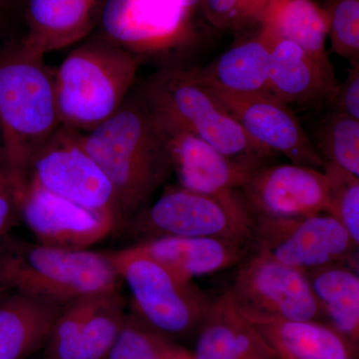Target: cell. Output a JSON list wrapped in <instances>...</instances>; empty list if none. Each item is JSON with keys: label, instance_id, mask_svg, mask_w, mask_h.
Here are the masks:
<instances>
[{"label": "cell", "instance_id": "obj_1", "mask_svg": "<svg viewBox=\"0 0 359 359\" xmlns=\"http://www.w3.org/2000/svg\"><path fill=\"white\" fill-rule=\"evenodd\" d=\"M79 139L109 179L126 226L171 176L164 130L137 89L114 115L91 131L80 133Z\"/></svg>", "mask_w": 359, "mask_h": 359}, {"label": "cell", "instance_id": "obj_2", "mask_svg": "<svg viewBox=\"0 0 359 359\" xmlns=\"http://www.w3.org/2000/svg\"><path fill=\"white\" fill-rule=\"evenodd\" d=\"M53 78L44 56L20 42L0 51V158L15 200L35 157L61 127Z\"/></svg>", "mask_w": 359, "mask_h": 359}, {"label": "cell", "instance_id": "obj_3", "mask_svg": "<svg viewBox=\"0 0 359 359\" xmlns=\"http://www.w3.org/2000/svg\"><path fill=\"white\" fill-rule=\"evenodd\" d=\"M120 280L106 252L57 249L9 233L0 238V297L18 292L66 306L117 290Z\"/></svg>", "mask_w": 359, "mask_h": 359}, {"label": "cell", "instance_id": "obj_4", "mask_svg": "<svg viewBox=\"0 0 359 359\" xmlns=\"http://www.w3.org/2000/svg\"><path fill=\"white\" fill-rule=\"evenodd\" d=\"M137 55L102 37L79 45L54 72L61 127L86 133L114 115L136 81Z\"/></svg>", "mask_w": 359, "mask_h": 359}, {"label": "cell", "instance_id": "obj_5", "mask_svg": "<svg viewBox=\"0 0 359 359\" xmlns=\"http://www.w3.org/2000/svg\"><path fill=\"white\" fill-rule=\"evenodd\" d=\"M139 90L160 121L200 137L229 157L266 161L273 155L250 138L197 69L161 70Z\"/></svg>", "mask_w": 359, "mask_h": 359}, {"label": "cell", "instance_id": "obj_6", "mask_svg": "<svg viewBox=\"0 0 359 359\" xmlns=\"http://www.w3.org/2000/svg\"><path fill=\"white\" fill-rule=\"evenodd\" d=\"M254 218L241 190L209 195L168 187L154 204L130 219L141 240L174 237L217 238L252 245Z\"/></svg>", "mask_w": 359, "mask_h": 359}, {"label": "cell", "instance_id": "obj_7", "mask_svg": "<svg viewBox=\"0 0 359 359\" xmlns=\"http://www.w3.org/2000/svg\"><path fill=\"white\" fill-rule=\"evenodd\" d=\"M106 255L129 287L137 316L151 327L164 334H183L202 323L212 301L193 280L130 247Z\"/></svg>", "mask_w": 359, "mask_h": 359}, {"label": "cell", "instance_id": "obj_8", "mask_svg": "<svg viewBox=\"0 0 359 359\" xmlns=\"http://www.w3.org/2000/svg\"><path fill=\"white\" fill-rule=\"evenodd\" d=\"M226 294L250 323L318 320L323 316L306 271L254 250L241 262Z\"/></svg>", "mask_w": 359, "mask_h": 359}, {"label": "cell", "instance_id": "obj_9", "mask_svg": "<svg viewBox=\"0 0 359 359\" xmlns=\"http://www.w3.org/2000/svg\"><path fill=\"white\" fill-rule=\"evenodd\" d=\"M252 250L301 271L348 263L358 245L328 212L292 219H254Z\"/></svg>", "mask_w": 359, "mask_h": 359}, {"label": "cell", "instance_id": "obj_10", "mask_svg": "<svg viewBox=\"0 0 359 359\" xmlns=\"http://www.w3.org/2000/svg\"><path fill=\"white\" fill-rule=\"evenodd\" d=\"M79 134L60 127L33 161L29 179L80 207L113 217L124 228L114 189Z\"/></svg>", "mask_w": 359, "mask_h": 359}, {"label": "cell", "instance_id": "obj_11", "mask_svg": "<svg viewBox=\"0 0 359 359\" xmlns=\"http://www.w3.org/2000/svg\"><path fill=\"white\" fill-rule=\"evenodd\" d=\"M127 314L119 290L78 297L60 311L45 344L50 359H104L119 337Z\"/></svg>", "mask_w": 359, "mask_h": 359}, {"label": "cell", "instance_id": "obj_12", "mask_svg": "<svg viewBox=\"0 0 359 359\" xmlns=\"http://www.w3.org/2000/svg\"><path fill=\"white\" fill-rule=\"evenodd\" d=\"M198 72V69H197ZM200 79L237 120L250 138L292 164L320 169L323 161L287 104L271 93H236Z\"/></svg>", "mask_w": 359, "mask_h": 359}, {"label": "cell", "instance_id": "obj_13", "mask_svg": "<svg viewBox=\"0 0 359 359\" xmlns=\"http://www.w3.org/2000/svg\"><path fill=\"white\" fill-rule=\"evenodd\" d=\"M20 218L36 242L48 247L84 250L119 230L117 219L90 211L45 190L33 180L16 197Z\"/></svg>", "mask_w": 359, "mask_h": 359}, {"label": "cell", "instance_id": "obj_14", "mask_svg": "<svg viewBox=\"0 0 359 359\" xmlns=\"http://www.w3.org/2000/svg\"><path fill=\"white\" fill-rule=\"evenodd\" d=\"M241 193L254 219L299 218L330 208L325 172L292 163L259 168Z\"/></svg>", "mask_w": 359, "mask_h": 359}, {"label": "cell", "instance_id": "obj_15", "mask_svg": "<svg viewBox=\"0 0 359 359\" xmlns=\"http://www.w3.org/2000/svg\"><path fill=\"white\" fill-rule=\"evenodd\" d=\"M185 0H106L103 37L132 52L171 48L188 34Z\"/></svg>", "mask_w": 359, "mask_h": 359}, {"label": "cell", "instance_id": "obj_16", "mask_svg": "<svg viewBox=\"0 0 359 359\" xmlns=\"http://www.w3.org/2000/svg\"><path fill=\"white\" fill-rule=\"evenodd\" d=\"M158 121L167 137L172 173L187 190L209 195L241 190L266 165V161L256 158L229 157L200 137Z\"/></svg>", "mask_w": 359, "mask_h": 359}, {"label": "cell", "instance_id": "obj_17", "mask_svg": "<svg viewBox=\"0 0 359 359\" xmlns=\"http://www.w3.org/2000/svg\"><path fill=\"white\" fill-rule=\"evenodd\" d=\"M264 37L271 45L269 91L285 104L330 101L337 86L327 54H314L289 40Z\"/></svg>", "mask_w": 359, "mask_h": 359}, {"label": "cell", "instance_id": "obj_18", "mask_svg": "<svg viewBox=\"0 0 359 359\" xmlns=\"http://www.w3.org/2000/svg\"><path fill=\"white\" fill-rule=\"evenodd\" d=\"M106 0H27V32L20 43L46 55L88 36L99 25Z\"/></svg>", "mask_w": 359, "mask_h": 359}, {"label": "cell", "instance_id": "obj_19", "mask_svg": "<svg viewBox=\"0 0 359 359\" xmlns=\"http://www.w3.org/2000/svg\"><path fill=\"white\" fill-rule=\"evenodd\" d=\"M130 248L189 280L236 266L252 252L247 243L174 236L146 238Z\"/></svg>", "mask_w": 359, "mask_h": 359}, {"label": "cell", "instance_id": "obj_20", "mask_svg": "<svg viewBox=\"0 0 359 359\" xmlns=\"http://www.w3.org/2000/svg\"><path fill=\"white\" fill-rule=\"evenodd\" d=\"M200 325L194 359H278L226 294L212 302Z\"/></svg>", "mask_w": 359, "mask_h": 359}, {"label": "cell", "instance_id": "obj_21", "mask_svg": "<svg viewBox=\"0 0 359 359\" xmlns=\"http://www.w3.org/2000/svg\"><path fill=\"white\" fill-rule=\"evenodd\" d=\"M65 306L18 292L0 297V359H25L44 347Z\"/></svg>", "mask_w": 359, "mask_h": 359}, {"label": "cell", "instance_id": "obj_22", "mask_svg": "<svg viewBox=\"0 0 359 359\" xmlns=\"http://www.w3.org/2000/svg\"><path fill=\"white\" fill-rule=\"evenodd\" d=\"M250 323L278 359H355V346L334 327L318 320Z\"/></svg>", "mask_w": 359, "mask_h": 359}, {"label": "cell", "instance_id": "obj_23", "mask_svg": "<svg viewBox=\"0 0 359 359\" xmlns=\"http://www.w3.org/2000/svg\"><path fill=\"white\" fill-rule=\"evenodd\" d=\"M321 314L354 346L359 337V276L346 263L306 271Z\"/></svg>", "mask_w": 359, "mask_h": 359}, {"label": "cell", "instance_id": "obj_24", "mask_svg": "<svg viewBox=\"0 0 359 359\" xmlns=\"http://www.w3.org/2000/svg\"><path fill=\"white\" fill-rule=\"evenodd\" d=\"M271 45L259 32L257 37L231 47L200 76L226 91L269 93Z\"/></svg>", "mask_w": 359, "mask_h": 359}, {"label": "cell", "instance_id": "obj_25", "mask_svg": "<svg viewBox=\"0 0 359 359\" xmlns=\"http://www.w3.org/2000/svg\"><path fill=\"white\" fill-rule=\"evenodd\" d=\"M259 25L269 36L289 40L311 53L327 54V15L313 0H269Z\"/></svg>", "mask_w": 359, "mask_h": 359}, {"label": "cell", "instance_id": "obj_26", "mask_svg": "<svg viewBox=\"0 0 359 359\" xmlns=\"http://www.w3.org/2000/svg\"><path fill=\"white\" fill-rule=\"evenodd\" d=\"M104 359H194L193 355L170 341L141 320L127 314L119 337Z\"/></svg>", "mask_w": 359, "mask_h": 359}, {"label": "cell", "instance_id": "obj_27", "mask_svg": "<svg viewBox=\"0 0 359 359\" xmlns=\"http://www.w3.org/2000/svg\"><path fill=\"white\" fill-rule=\"evenodd\" d=\"M318 154L359 178V120L344 113H332L318 132Z\"/></svg>", "mask_w": 359, "mask_h": 359}, {"label": "cell", "instance_id": "obj_28", "mask_svg": "<svg viewBox=\"0 0 359 359\" xmlns=\"http://www.w3.org/2000/svg\"><path fill=\"white\" fill-rule=\"evenodd\" d=\"M330 187L328 214L344 226L356 245H359V178L323 162Z\"/></svg>", "mask_w": 359, "mask_h": 359}, {"label": "cell", "instance_id": "obj_29", "mask_svg": "<svg viewBox=\"0 0 359 359\" xmlns=\"http://www.w3.org/2000/svg\"><path fill=\"white\" fill-rule=\"evenodd\" d=\"M327 37L337 55L359 59V0H325Z\"/></svg>", "mask_w": 359, "mask_h": 359}, {"label": "cell", "instance_id": "obj_30", "mask_svg": "<svg viewBox=\"0 0 359 359\" xmlns=\"http://www.w3.org/2000/svg\"><path fill=\"white\" fill-rule=\"evenodd\" d=\"M205 16L212 25L222 29H240L259 23L261 7L252 0H201Z\"/></svg>", "mask_w": 359, "mask_h": 359}, {"label": "cell", "instance_id": "obj_31", "mask_svg": "<svg viewBox=\"0 0 359 359\" xmlns=\"http://www.w3.org/2000/svg\"><path fill=\"white\" fill-rule=\"evenodd\" d=\"M330 101L335 112L359 120V59L351 61L348 74L342 83L337 84Z\"/></svg>", "mask_w": 359, "mask_h": 359}, {"label": "cell", "instance_id": "obj_32", "mask_svg": "<svg viewBox=\"0 0 359 359\" xmlns=\"http://www.w3.org/2000/svg\"><path fill=\"white\" fill-rule=\"evenodd\" d=\"M20 218L13 186L0 158V238L7 235Z\"/></svg>", "mask_w": 359, "mask_h": 359}, {"label": "cell", "instance_id": "obj_33", "mask_svg": "<svg viewBox=\"0 0 359 359\" xmlns=\"http://www.w3.org/2000/svg\"><path fill=\"white\" fill-rule=\"evenodd\" d=\"M16 0H0V20L11 11Z\"/></svg>", "mask_w": 359, "mask_h": 359}, {"label": "cell", "instance_id": "obj_34", "mask_svg": "<svg viewBox=\"0 0 359 359\" xmlns=\"http://www.w3.org/2000/svg\"><path fill=\"white\" fill-rule=\"evenodd\" d=\"M185 4L189 11H192L198 4H201V0H185Z\"/></svg>", "mask_w": 359, "mask_h": 359}, {"label": "cell", "instance_id": "obj_35", "mask_svg": "<svg viewBox=\"0 0 359 359\" xmlns=\"http://www.w3.org/2000/svg\"><path fill=\"white\" fill-rule=\"evenodd\" d=\"M252 1L261 7L262 11H263L264 13V7H266V4H268L269 0H252Z\"/></svg>", "mask_w": 359, "mask_h": 359}, {"label": "cell", "instance_id": "obj_36", "mask_svg": "<svg viewBox=\"0 0 359 359\" xmlns=\"http://www.w3.org/2000/svg\"><path fill=\"white\" fill-rule=\"evenodd\" d=\"M42 359H50V358H46V356H43V358H42Z\"/></svg>", "mask_w": 359, "mask_h": 359}]
</instances>
